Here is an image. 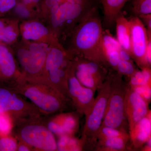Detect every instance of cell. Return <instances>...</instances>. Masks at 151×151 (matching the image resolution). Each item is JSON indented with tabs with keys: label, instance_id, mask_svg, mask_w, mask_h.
<instances>
[{
	"label": "cell",
	"instance_id": "cell-1",
	"mask_svg": "<svg viewBox=\"0 0 151 151\" xmlns=\"http://www.w3.org/2000/svg\"><path fill=\"white\" fill-rule=\"evenodd\" d=\"M103 30L96 5L73 29L64 42V47L73 57L105 65L107 63L102 45Z\"/></svg>",
	"mask_w": 151,
	"mask_h": 151
},
{
	"label": "cell",
	"instance_id": "cell-2",
	"mask_svg": "<svg viewBox=\"0 0 151 151\" xmlns=\"http://www.w3.org/2000/svg\"><path fill=\"white\" fill-rule=\"evenodd\" d=\"M10 87L28 100L43 116L59 113L67 106L68 99L42 80L20 78Z\"/></svg>",
	"mask_w": 151,
	"mask_h": 151
},
{
	"label": "cell",
	"instance_id": "cell-3",
	"mask_svg": "<svg viewBox=\"0 0 151 151\" xmlns=\"http://www.w3.org/2000/svg\"><path fill=\"white\" fill-rule=\"evenodd\" d=\"M11 47L19 66L21 78L42 80L49 45L21 39Z\"/></svg>",
	"mask_w": 151,
	"mask_h": 151
},
{
	"label": "cell",
	"instance_id": "cell-4",
	"mask_svg": "<svg viewBox=\"0 0 151 151\" xmlns=\"http://www.w3.org/2000/svg\"><path fill=\"white\" fill-rule=\"evenodd\" d=\"M73 58L60 42L49 45L42 78L68 99L67 71Z\"/></svg>",
	"mask_w": 151,
	"mask_h": 151
},
{
	"label": "cell",
	"instance_id": "cell-5",
	"mask_svg": "<svg viewBox=\"0 0 151 151\" xmlns=\"http://www.w3.org/2000/svg\"><path fill=\"white\" fill-rule=\"evenodd\" d=\"M41 117L14 125L12 133L34 151H57L54 134L42 122Z\"/></svg>",
	"mask_w": 151,
	"mask_h": 151
},
{
	"label": "cell",
	"instance_id": "cell-6",
	"mask_svg": "<svg viewBox=\"0 0 151 151\" xmlns=\"http://www.w3.org/2000/svg\"><path fill=\"white\" fill-rule=\"evenodd\" d=\"M8 115L14 126L42 116L37 108L15 90L0 86V113Z\"/></svg>",
	"mask_w": 151,
	"mask_h": 151
},
{
	"label": "cell",
	"instance_id": "cell-7",
	"mask_svg": "<svg viewBox=\"0 0 151 151\" xmlns=\"http://www.w3.org/2000/svg\"><path fill=\"white\" fill-rule=\"evenodd\" d=\"M126 89L123 86L122 74L118 73L112 76L108 103L101 126L122 130L121 129L126 117L124 109Z\"/></svg>",
	"mask_w": 151,
	"mask_h": 151
},
{
	"label": "cell",
	"instance_id": "cell-8",
	"mask_svg": "<svg viewBox=\"0 0 151 151\" xmlns=\"http://www.w3.org/2000/svg\"><path fill=\"white\" fill-rule=\"evenodd\" d=\"M112 76H110L100 87L97 97L86 113L83 135L84 137H96L103 123L110 89Z\"/></svg>",
	"mask_w": 151,
	"mask_h": 151
},
{
	"label": "cell",
	"instance_id": "cell-9",
	"mask_svg": "<svg viewBox=\"0 0 151 151\" xmlns=\"http://www.w3.org/2000/svg\"><path fill=\"white\" fill-rule=\"evenodd\" d=\"M131 31V56L142 68L146 67L145 55L150 38L145 27L137 16L129 19Z\"/></svg>",
	"mask_w": 151,
	"mask_h": 151
},
{
	"label": "cell",
	"instance_id": "cell-10",
	"mask_svg": "<svg viewBox=\"0 0 151 151\" xmlns=\"http://www.w3.org/2000/svg\"><path fill=\"white\" fill-rule=\"evenodd\" d=\"M20 36L23 40L48 45L60 42L40 19L20 22Z\"/></svg>",
	"mask_w": 151,
	"mask_h": 151
},
{
	"label": "cell",
	"instance_id": "cell-11",
	"mask_svg": "<svg viewBox=\"0 0 151 151\" xmlns=\"http://www.w3.org/2000/svg\"><path fill=\"white\" fill-rule=\"evenodd\" d=\"M21 76L12 47L0 43V86H11Z\"/></svg>",
	"mask_w": 151,
	"mask_h": 151
},
{
	"label": "cell",
	"instance_id": "cell-12",
	"mask_svg": "<svg viewBox=\"0 0 151 151\" xmlns=\"http://www.w3.org/2000/svg\"><path fill=\"white\" fill-rule=\"evenodd\" d=\"M124 109L129 123L130 131L147 113L146 100L134 91L126 89Z\"/></svg>",
	"mask_w": 151,
	"mask_h": 151
},
{
	"label": "cell",
	"instance_id": "cell-13",
	"mask_svg": "<svg viewBox=\"0 0 151 151\" xmlns=\"http://www.w3.org/2000/svg\"><path fill=\"white\" fill-rule=\"evenodd\" d=\"M102 45L107 63L116 69L120 60L119 52L122 47L108 30H103Z\"/></svg>",
	"mask_w": 151,
	"mask_h": 151
},
{
	"label": "cell",
	"instance_id": "cell-14",
	"mask_svg": "<svg viewBox=\"0 0 151 151\" xmlns=\"http://www.w3.org/2000/svg\"><path fill=\"white\" fill-rule=\"evenodd\" d=\"M116 39L122 48L131 54V31L129 22L120 13L116 18Z\"/></svg>",
	"mask_w": 151,
	"mask_h": 151
},
{
	"label": "cell",
	"instance_id": "cell-15",
	"mask_svg": "<svg viewBox=\"0 0 151 151\" xmlns=\"http://www.w3.org/2000/svg\"><path fill=\"white\" fill-rule=\"evenodd\" d=\"M132 141L136 147H139L145 142L150 137L151 119L150 117H144L131 130Z\"/></svg>",
	"mask_w": 151,
	"mask_h": 151
},
{
	"label": "cell",
	"instance_id": "cell-16",
	"mask_svg": "<svg viewBox=\"0 0 151 151\" xmlns=\"http://www.w3.org/2000/svg\"><path fill=\"white\" fill-rule=\"evenodd\" d=\"M104 12V21L111 25L115 23L117 17L121 12L126 3L131 0H100Z\"/></svg>",
	"mask_w": 151,
	"mask_h": 151
},
{
	"label": "cell",
	"instance_id": "cell-17",
	"mask_svg": "<svg viewBox=\"0 0 151 151\" xmlns=\"http://www.w3.org/2000/svg\"><path fill=\"white\" fill-rule=\"evenodd\" d=\"M5 17L15 19L21 22L40 19V14L35 9L30 7L18 1L14 7Z\"/></svg>",
	"mask_w": 151,
	"mask_h": 151
},
{
	"label": "cell",
	"instance_id": "cell-18",
	"mask_svg": "<svg viewBox=\"0 0 151 151\" xmlns=\"http://www.w3.org/2000/svg\"><path fill=\"white\" fill-rule=\"evenodd\" d=\"M73 68L76 78L80 83L85 87L94 90L101 82L102 72L98 70L93 69H76L74 67Z\"/></svg>",
	"mask_w": 151,
	"mask_h": 151
},
{
	"label": "cell",
	"instance_id": "cell-19",
	"mask_svg": "<svg viewBox=\"0 0 151 151\" xmlns=\"http://www.w3.org/2000/svg\"><path fill=\"white\" fill-rule=\"evenodd\" d=\"M19 23L17 20L10 18L8 23L0 32L1 43L10 46L16 43L20 37Z\"/></svg>",
	"mask_w": 151,
	"mask_h": 151
},
{
	"label": "cell",
	"instance_id": "cell-20",
	"mask_svg": "<svg viewBox=\"0 0 151 151\" xmlns=\"http://www.w3.org/2000/svg\"><path fill=\"white\" fill-rule=\"evenodd\" d=\"M94 90L83 86L73 101L79 112L86 114L94 102Z\"/></svg>",
	"mask_w": 151,
	"mask_h": 151
},
{
	"label": "cell",
	"instance_id": "cell-21",
	"mask_svg": "<svg viewBox=\"0 0 151 151\" xmlns=\"http://www.w3.org/2000/svg\"><path fill=\"white\" fill-rule=\"evenodd\" d=\"M51 118L63 128L65 134L72 135L77 130L78 121L71 113L59 114Z\"/></svg>",
	"mask_w": 151,
	"mask_h": 151
},
{
	"label": "cell",
	"instance_id": "cell-22",
	"mask_svg": "<svg viewBox=\"0 0 151 151\" xmlns=\"http://www.w3.org/2000/svg\"><path fill=\"white\" fill-rule=\"evenodd\" d=\"M57 151H78L81 150L80 144L72 135L65 134L59 136L57 142Z\"/></svg>",
	"mask_w": 151,
	"mask_h": 151
},
{
	"label": "cell",
	"instance_id": "cell-23",
	"mask_svg": "<svg viewBox=\"0 0 151 151\" xmlns=\"http://www.w3.org/2000/svg\"><path fill=\"white\" fill-rule=\"evenodd\" d=\"M130 83L134 86L149 84L151 80L150 67H145L141 70H136L131 76Z\"/></svg>",
	"mask_w": 151,
	"mask_h": 151
},
{
	"label": "cell",
	"instance_id": "cell-24",
	"mask_svg": "<svg viewBox=\"0 0 151 151\" xmlns=\"http://www.w3.org/2000/svg\"><path fill=\"white\" fill-rule=\"evenodd\" d=\"M132 11L136 16L151 14V0H131Z\"/></svg>",
	"mask_w": 151,
	"mask_h": 151
},
{
	"label": "cell",
	"instance_id": "cell-25",
	"mask_svg": "<svg viewBox=\"0 0 151 151\" xmlns=\"http://www.w3.org/2000/svg\"><path fill=\"white\" fill-rule=\"evenodd\" d=\"M120 137L101 139V145L106 148L112 150H121L125 148L126 139Z\"/></svg>",
	"mask_w": 151,
	"mask_h": 151
},
{
	"label": "cell",
	"instance_id": "cell-26",
	"mask_svg": "<svg viewBox=\"0 0 151 151\" xmlns=\"http://www.w3.org/2000/svg\"><path fill=\"white\" fill-rule=\"evenodd\" d=\"M97 136L100 139L104 138L120 137L127 139L128 135L123 130L110 128L105 126H101L98 131Z\"/></svg>",
	"mask_w": 151,
	"mask_h": 151
},
{
	"label": "cell",
	"instance_id": "cell-27",
	"mask_svg": "<svg viewBox=\"0 0 151 151\" xmlns=\"http://www.w3.org/2000/svg\"><path fill=\"white\" fill-rule=\"evenodd\" d=\"M18 141L11 134L0 137V151H17Z\"/></svg>",
	"mask_w": 151,
	"mask_h": 151
},
{
	"label": "cell",
	"instance_id": "cell-28",
	"mask_svg": "<svg viewBox=\"0 0 151 151\" xmlns=\"http://www.w3.org/2000/svg\"><path fill=\"white\" fill-rule=\"evenodd\" d=\"M13 127L10 117L5 113H0V137L11 134Z\"/></svg>",
	"mask_w": 151,
	"mask_h": 151
},
{
	"label": "cell",
	"instance_id": "cell-29",
	"mask_svg": "<svg viewBox=\"0 0 151 151\" xmlns=\"http://www.w3.org/2000/svg\"><path fill=\"white\" fill-rule=\"evenodd\" d=\"M116 69L118 70V73L122 75L124 74L129 76H131L136 71L131 60L128 61L122 60H119Z\"/></svg>",
	"mask_w": 151,
	"mask_h": 151
},
{
	"label": "cell",
	"instance_id": "cell-30",
	"mask_svg": "<svg viewBox=\"0 0 151 151\" xmlns=\"http://www.w3.org/2000/svg\"><path fill=\"white\" fill-rule=\"evenodd\" d=\"M18 1V0H0V18L6 17Z\"/></svg>",
	"mask_w": 151,
	"mask_h": 151
},
{
	"label": "cell",
	"instance_id": "cell-31",
	"mask_svg": "<svg viewBox=\"0 0 151 151\" xmlns=\"http://www.w3.org/2000/svg\"><path fill=\"white\" fill-rule=\"evenodd\" d=\"M149 84L134 86L133 90L140 95L145 100H150L151 90Z\"/></svg>",
	"mask_w": 151,
	"mask_h": 151
},
{
	"label": "cell",
	"instance_id": "cell-32",
	"mask_svg": "<svg viewBox=\"0 0 151 151\" xmlns=\"http://www.w3.org/2000/svg\"><path fill=\"white\" fill-rule=\"evenodd\" d=\"M145 27L149 37H151V14L138 16Z\"/></svg>",
	"mask_w": 151,
	"mask_h": 151
},
{
	"label": "cell",
	"instance_id": "cell-33",
	"mask_svg": "<svg viewBox=\"0 0 151 151\" xmlns=\"http://www.w3.org/2000/svg\"><path fill=\"white\" fill-rule=\"evenodd\" d=\"M30 7L35 9L40 12L42 0H18Z\"/></svg>",
	"mask_w": 151,
	"mask_h": 151
},
{
	"label": "cell",
	"instance_id": "cell-34",
	"mask_svg": "<svg viewBox=\"0 0 151 151\" xmlns=\"http://www.w3.org/2000/svg\"><path fill=\"white\" fill-rule=\"evenodd\" d=\"M151 38H150L145 55V64L146 67H150L151 63Z\"/></svg>",
	"mask_w": 151,
	"mask_h": 151
},
{
	"label": "cell",
	"instance_id": "cell-35",
	"mask_svg": "<svg viewBox=\"0 0 151 151\" xmlns=\"http://www.w3.org/2000/svg\"><path fill=\"white\" fill-rule=\"evenodd\" d=\"M17 151H34L31 147L27 144L21 141L18 140Z\"/></svg>",
	"mask_w": 151,
	"mask_h": 151
},
{
	"label": "cell",
	"instance_id": "cell-36",
	"mask_svg": "<svg viewBox=\"0 0 151 151\" xmlns=\"http://www.w3.org/2000/svg\"><path fill=\"white\" fill-rule=\"evenodd\" d=\"M120 60H131V57L129 53L124 49L122 48L119 52Z\"/></svg>",
	"mask_w": 151,
	"mask_h": 151
},
{
	"label": "cell",
	"instance_id": "cell-37",
	"mask_svg": "<svg viewBox=\"0 0 151 151\" xmlns=\"http://www.w3.org/2000/svg\"><path fill=\"white\" fill-rule=\"evenodd\" d=\"M0 43H1V42H0Z\"/></svg>",
	"mask_w": 151,
	"mask_h": 151
}]
</instances>
